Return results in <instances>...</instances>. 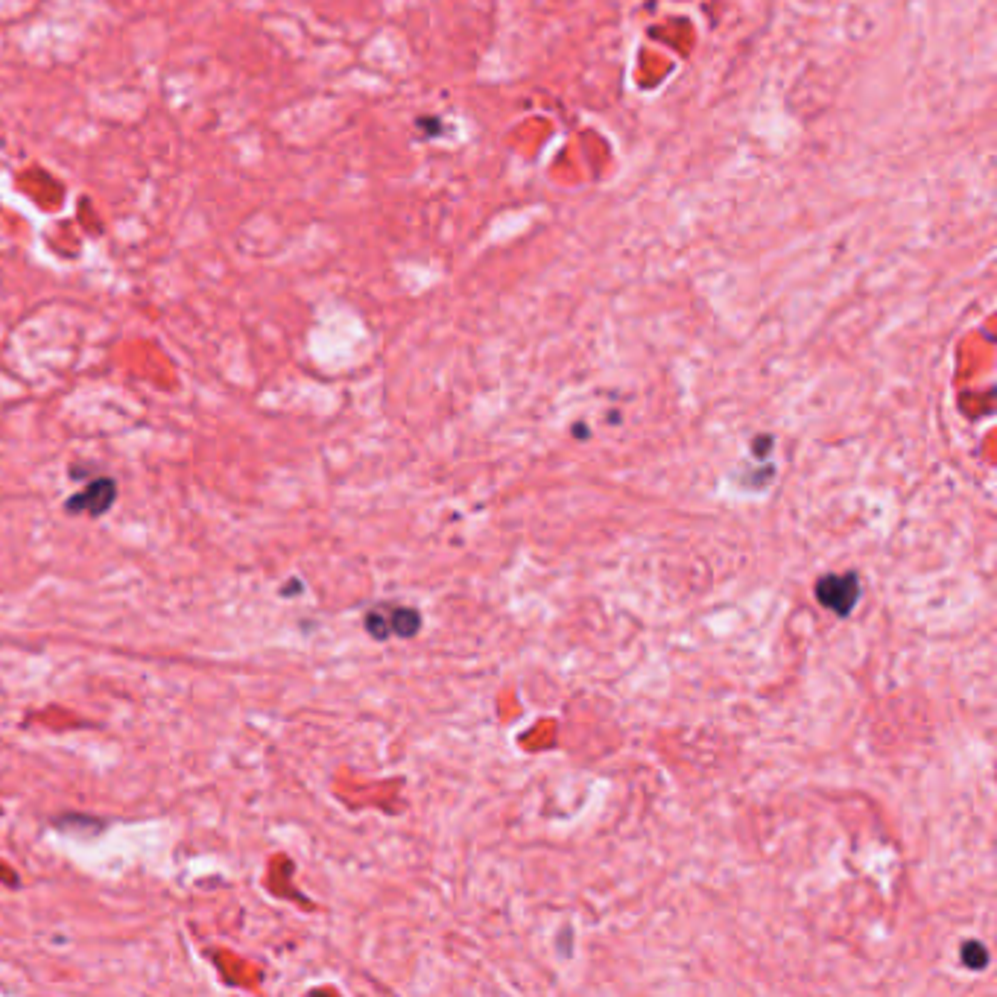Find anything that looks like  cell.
Here are the masks:
<instances>
[{
    "label": "cell",
    "instance_id": "obj_1",
    "mask_svg": "<svg viewBox=\"0 0 997 997\" xmlns=\"http://www.w3.org/2000/svg\"><path fill=\"white\" fill-rule=\"evenodd\" d=\"M816 600L837 614H851L860 600V576L857 574H828L816 582Z\"/></svg>",
    "mask_w": 997,
    "mask_h": 997
},
{
    "label": "cell",
    "instance_id": "obj_4",
    "mask_svg": "<svg viewBox=\"0 0 997 997\" xmlns=\"http://www.w3.org/2000/svg\"><path fill=\"white\" fill-rule=\"evenodd\" d=\"M962 959L965 965H974V968H986L989 965V954L980 942H965L962 945Z\"/></svg>",
    "mask_w": 997,
    "mask_h": 997
},
{
    "label": "cell",
    "instance_id": "obj_3",
    "mask_svg": "<svg viewBox=\"0 0 997 997\" xmlns=\"http://www.w3.org/2000/svg\"><path fill=\"white\" fill-rule=\"evenodd\" d=\"M115 498H117L115 480L103 477V480H91L88 489H85L82 495H77V498H71L65 503V509H68V512L103 515V512H109V506L115 503Z\"/></svg>",
    "mask_w": 997,
    "mask_h": 997
},
{
    "label": "cell",
    "instance_id": "obj_2",
    "mask_svg": "<svg viewBox=\"0 0 997 997\" xmlns=\"http://www.w3.org/2000/svg\"><path fill=\"white\" fill-rule=\"evenodd\" d=\"M366 629L384 641L389 635H401V638H410L419 632V612L413 609H401V606H378L372 612L366 614Z\"/></svg>",
    "mask_w": 997,
    "mask_h": 997
}]
</instances>
